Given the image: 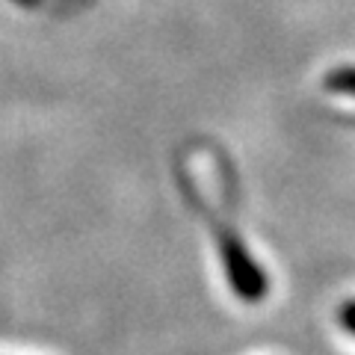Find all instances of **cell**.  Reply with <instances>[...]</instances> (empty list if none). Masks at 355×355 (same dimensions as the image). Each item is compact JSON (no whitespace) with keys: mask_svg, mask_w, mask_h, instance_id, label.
<instances>
[{"mask_svg":"<svg viewBox=\"0 0 355 355\" xmlns=\"http://www.w3.org/2000/svg\"><path fill=\"white\" fill-rule=\"evenodd\" d=\"M216 246H219V258H222V270L228 275V284L240 299L246 302H261L270 293V279L261 270L249 249L243 246V240L237 231H231L225 225H216Z\"/></svg>","mask_w":355,"mask_h":355,"instance_id":"obj_1","label":"cell"},{"mask_svg":"<svg viewBox=\"0 0 355 355\" xmlns=\"http://www.w3.org/2000/svg\"><path fill=\"white\" fill-rule=\"evenodd\" d=\"M326 89L338 95H355V69H335L331 74H326Z\"/></svg>","mask_w":355,"mask_h":355,"instance_id":"obj_2","label":"cell"},{"mask_svg":"<svg viewBox=\"0 0 355 355\" xmlns=\"http://www.w3.org/2000/svg\"><path fill=\"white\" fill-rule=\"evenodd\" d=\"M338 320H340V326L347 329L349 335H355V299H349V302H343V305H340Z\"/></svg>","mask_w":355,"mask_h":355,"instance_id":"obj_3","label":"cell"}]
</instances>
